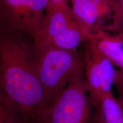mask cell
Listing matches in <instances>:
<instances>
[{
  "label": "cell",
  "instance_id": "1",
  "mask_svg": "<svg viewBox=\"0 0 123 123\" xmlns=\"http://www.w3.org/2000/svg\"><path fill=\"white\" fill-rule=\"evenodd\" d=\"M39 54L30 37L0 33V84L31 121L47 105L38 74Z\"/></svg>",
  "mask_w": 123,
  "mask_h": 123
},
{
  "label": "cell",
  "instance_id": "2",
  "mask_svg": "<svg viewBox=\"0 0 123 123\" xmlns=\"http://www.w3.org/2000/svg\"><path fill=\"white\" fill-rule=\"evenodd\" d=\"M31 123H97L86 87L84 69L31 120Z\"/></svg>",
  "mask_w": 123,
  "mask_h": 123
},
{
  "label": "cell",
  "instance_id": "3",
  "mask_svg": "<svg viewBox=\"0 0 123 123\" xmlns=\"http://www.w3.org/2000/svg\"><path fill=\"white\" fill-rule=\"evenodd\" d=\"M39 51L38 74L47 105L67 87L75 75L83 70V58L79 50L48 46Z\"/></svg>",
  "mask_w": 123,
  "mask_h": 123
},
{
  "label": "cell",
  "instance_id": "4",
  "mask_svg": "<svg viewBox=\"0 0 123 123\" xmlns=\"http://www.w3.org/2000/svg\"><path fill=\"white\" fill-rule=\"evenodd\" d=\"M49 0H0V33H20L37 44Z\"/></svg>",
  "mask_w": 123,
  "mask_h": 123
},
{
  "label": "cell",
  "instance_id": "5",
  "mask_svg": "<svg viewBox=\"0 0 123 123\" xmlns=\"http://www.w3.org/2000/svg\"><path fill=\"white\" fill-rule=\"evenodd\" d=\"M82 45L86 87L95 108L104 95L112 92L117 69L90 41Z\"/></svg>",
  "mask_w": 123,
  "mask_h": 123
},
{
  "label": "cell",
  "instance_id": "6",
  "mask_svg": "<svg viewBox=\"0 0 123 123\" xmlns=\"http://www.w3.org/2000/svg\"><path fill=\"white\" fill-rule=\"evenodd\" d=\"M75 19L91 33L112 15L111 0H69Z\"/></svg>",
  "mask_w": 123,
  "mask_h": 123
},
{
  "label": "cell",
  "instance_id": "7",
  "mask_svg": "<svg viewBox=\"0 0 123 123\" xmlns=\"http://www.w3.org/2000/svg\"><path fill=\"white\" fill-rule=\"evenodd\" d=\"M75 19L68 4L49 5L44 19L41 37L37 44L41 50L48 46L50 41Z\"/></svg>",
  "mask_w": 123,
  "mask_h": 123
},
{
  "label": "cell",
  "instance_id": "8",
  "mask_svg": "<svg viewBox=\"0 0 123 123\" xmlns=\"http://www.w3.org/2000/svg\"><path fill=\"white\" fill-rule=\"evenodd\" d=\"M90 41L123 73V33H115L97 29L91 34Z\"/></svg>",
  "mask_w": 123,
  "mask_h": 123
},
{
  "label": "cell",
  "instance_id": "9",
  "mask_svg": "<svg viewBox=\"0 0 123 123\" xmlns=\"http://www.w3.org/2000/svg\"><path fill=\"white\" fill-rule=\"evenodd\" d=\"M90 35V32L75 18L68 26L55 36L46 47L53 46L64 50H78L80 46L88 41Z\"/></svg>",
  "mask_w": 123,
  "mask_h": 123
},
{
  "label": "cell",
  "instance_id": "10",
  "mask_svg": "<svg viewBox=\"0 0 123 123\" xmlns=\"http://www.w3.org/2000/svg\"><path fill=\"white\" fill-rule=\"evenodd\" d=\"M94 109L97 123H123V107L112 92L104 95Z\"/></svg>",
  "mask_w": 123,
  "mask_h": 123
},
{
  "label": "cell",
  "instance_id": "11",
  "mask_svg": "<svg viewBox=\"0 0 123 123\" xmlns=\"http://www.w3.org/2000/svg\"><path fill=\"white\" fill-rule=\"evenodd\" d=\"M0 123H31L30 117L9 98L1 84Z\"/></svg>",
  "mask_w": 123,
  "mask_h": 123
},
{
  "label": "cell",
  "instance_id": "12",
  "mask_svg": "<svg viewBox=\"0 0 123 123\" xmlns=\"http://www.w3.org/2000/svg\"><path fill=\"white\" fill-rule=\"evenodd\" d=\"M111 21L103 26L104 30L114 33H123V0H111Z\"/></svg>",
  "mask_w": 123,
  "mask_h": 123
},
{
  "label": "cell",
  "instance_id": "13",
  "mask_svg": "<svg viewBox=\"0 0 123 123\" xmlns=\"http://www.w3.org/2000/svg\"><path fill=\"white\" fill-rule=\"evenodd\" d=\"M114 86L117 91V99L123 107V73L117 69Z\"/></svg>",
  "mask_w": 123,
  "mask_h": 123
},
{
  "label": "cell",
  "instance_id": "14",
  "mask_svg": "<svg viewBox=\"0 0 123 123\" xmlns=\"http://www.w3.org/2000/svg\"><path fill=\"white\" fill-rule=\"evenodd\" d=\"M49 5H59L68 4L69 0H49Z\"/></svg>",
  "mask_w": 123,
  "mask_h": 123
}]
</instances>
